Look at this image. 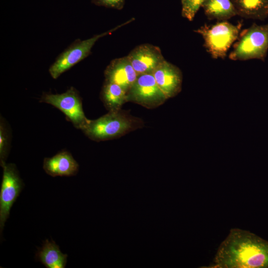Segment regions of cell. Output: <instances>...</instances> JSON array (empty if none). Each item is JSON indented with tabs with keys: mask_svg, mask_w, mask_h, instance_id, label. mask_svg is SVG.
I'll return each instance as SVG.
<instances>
[{
	"mask_svg": "<svg viewBox=\"0 0 268 268\" xmlns=\"http://www.w3.org/2000/svg\"><path fill=\"white\" fill-rule=\"evenodd\" d=\"M10 134L7 125L3 118L0 121V164L2 167L6 163L10 143Z\"/></svg>",
	"mask_w": 268,
	"mask_h": 268,
	"instance_id": "17",
	"label": "cell"
},
{
	"mask_svg": "<svg viewBox=\"0 0 268 268\" xmlns=\"http://www.w3.org/2000/svg\"><path fill=\"white\" fill-rule=\"evenodd\" d=\"M206 268H268V241L250 231L232 228Z\"/></svg>",
	"mask_w": 268,
	"mask_h": 268,
	"instance_id": "1",
	"label": "cell"
},
{
	"mask_svg": "<svg viewBox=\"0 0 268 268\" xmlns=\"http://www.w3.org/2000/svg\"><path fill=\"white\" fill-rule=\"evenodd\" d=\"M137 76L127 56L111 61L104 71L105 81L119 85L127 92Z\"/></svg>",
	"mask_w": 268,
	"mask_h": 268,
	"instance_id": "11",
	"label": "cell"
},
{
	"mask_svg": "<svg viewBox=\"0 0 268 268\" xmlns=\"http://www.w3.org/2000/svg\"><path fill=\"white\" fill-rule=\"evenodd\" d=\"M67 255L63 254L55 242L46 239L39 249L36 259L47 268H65Z\"/></svg>",
	"mask_w": 268,
	"mask_h": 268,
	"instance_id": "13",
	"label": "cell"
},
{
	"mask_svg": "<svg viewBox=\"0 0 268 268\" xmlns=\"http://www.w3.org/2000/svg\"><path fill=\"white\" fill-rule=\"evenodd\" d=\"M101 99L108 111L121 109L127 101V92L119 85L104 81L100 93Z\"/></svg>",
	"mask_w": 268,
	"mask_h": 268,
	"instance_id": "16",
	"label": "cell"
},
{
	"mask_svg": "<svg viewBox=\"0 0 268 268\" xmlns=\"http://www.w3.org/2000/svg\"><path fill=\"white\" fill-rule=\"evenodd\" d=\"M43 168L52 177H70L77 173L79 165L69 152L62 150L52 157L45 158Z\"/></svg>",
	"mask_w": 268,
	"mask_h": 268,
	"instance_id": "12",
	"label": "cell"
},
{
	"mask_svg": "<svg viewBox=\"0 0 268 268\" xmlns=\"http://www.w3.org/2000/svg\"><path fill=\"white\" fill-rule=\"evenodd\" d=\"M268 48V25L253 24L240 33L229 55L233 61L262 59Z\"/></svg>",
	"mask_w": 268,
	"mask_h": 268,
	"instance_id": "5",
	"label": "cell"
},
{
	"mask_svg": "<svg viewBox=\"0 0 268 268\" xmlns=\"http://www.w3.org/2000/svg\"><path fill=\"white\" fill-rule=\"evenodd\" d=\"M91 1L96 5L118 10H121L123 8L125 2V0H91Z\"/></svg>",
	"mask_w": 268,
	"mask_h": 268,
	"instance_id": "19",
	"label": "cell"
},
{
	"mask_svg": "<svg viewBox=\"0 0 268 268\" xmlns=\"http://www.w3.org/2000/svg\"><path fill=\"white\" fill-rule=\"evenodd\" d=\"M142 126L141 119L120 109L109 111L95 120H88L81 131L90 139L99 142L119 137Z\"/></svg>",
	"mask_w": 268,
	"mask_h": 268,
	"instance_id": "2",
	"label": "cell"
},
{
	"mask_svg": "<svg viewBox=\"0 0 268 268\" xmlns=\"http://www.w3.org/2000/svg\"><path fill=\"white\" fill-rule=\"evenodd\" d=\"M134 20V18H131L107 31L95 35L87 39H76L57 57L49 67V72L52 77L57 79L64 72L88 57L91 53L92 47L99 39L110 34Z\"/></svg>",
	"mask_w": 268,
	"mask_h": 268,
	"instance_id": "4",
	"label": "cell"
},
{
	"mask_svg": "<svg viewBox=\"0 0 268 268\" xmlns=\"http://www.w3.org/2000/svg\"><path fill=\"white\" fill-rule=\"evenodd\" d=\"M152 74L167 99L176 96L181 91L182 71L178 67L166 60L156 67Z\"/></svg>",
	"mask_w": 268,
	"mask_h": 268,
	"instance_id": "10",
	"label": "cell"
},
{
	"mask_svg": "<svg viewBox=\"0 0 268 268\" xmlns=\"http://www.w3.org/2000/svg\"><path fill=\"white\" fill-rule=\"evenodd\" d=\"M242 26L241 22L233 24L227 20L221 21L213 24H205L194 32L201 36L203 46L213 59H224L238 39Z\"/></svg>",
	"mask_w": 268,
	"mask_h": 268,
	"instance_id": "3",
	"label": "cell"
},
{
	"mask_svg": "<svg viewBox=\"0 0 268 268\" xmlns=\"http://www.w3.org/2000/svg\"><path fill=\"white\" fill-rule=\"evenodd\" d=\"M205 0H181L182 16L192 21Z\"/></svg>",
	"mask_w": 268,
	"mask_h": 268,
	"instance_id": "18",
	"label": "cell"
},
{
	"mask_svg": "<svg viewBox=\"0 0 268 268\" xmlns=\"http://www.w3.org/2000/svg\"><path fill=\"white\" fill-rule=\"evenodd\" d=\"M40 102L49 104L60 110L77 129L82 130L88 121L83 111L79 93L72 86L61 94L44 93Z\"/></svg>",
	"mask_w": 268,
	"mask_h": 268,
	"instance_id": "6",
	"label": "cell"
},
{
	"mask_svg": "<svg viewBox=\"0 0 268 268\" xmlns=\"http://www.w3.org/2000/svg\"><path fill=\"white\" fill-rule=\"evenodd\" d=\"M201 7L209 20L226 21L237 15L231 0H205Z\"/></svg>",
	"mask_w": 268,
	"mask_h": 268,
	"instance_id": "15",
	"label": "cell"
},
{
	"mask_svg": "<svg viewBox=\"0 0 268 268\" xmlns=\"http://www.w3.org/2000/svg\"><path fill=\"white\" fill-rule=\"evenodd\" d=\"M3 174L0 192V231L2 232L10 209L24 187L15 165L5 163L2 166Z\"/></svg>",
	"mask_w": 268,
	"mask_h": 268,
	"instance_id": "7",
	"label": "cell"
},
{
	"mask_svg": "<svg viewBox=\"0 0 268 268\" xmlns=\"http://www.w3.org/2000/svg\"><path fill=\"white\" fill-rule=\"evenodd\" d=\"M167 99L158 86L152 73L138 75L127 92V101L148 109L163 104Z\"/></svg>",
	"mask_w": 268,
	"mask_h": 268,
	"instance_id": "8",
	"label": "cell"
},
{
	"mask_svg": "<svg viewBox=\"0 0 268 268\" xmlns=\"http://www.w3.org/2000/svg\"><path fill=\"white\" fill-rule=\"evenodd\" d=\"M127 57L138 75L152 73L156 67L165 60L160 49L150 44L137 46Z\"/></svg>",
	"mask_w": 268,
	"mask_h": 268,
	"instance_id": "9",
	"label": "cell"
},
{
	"mask_svg": "<svg viewBox=\"0 0 268 268\" xmlns=\"http://www.w3.org/2000/svg\"><path fill=\"white\" fill-rule=\"evenodd\" d=\"M237 15L247 19H263L268 16V0H231Z\"/></svg>",
	"mask_w": 268,
	"mask_h": 268,
	"instance_id": "14",
	"label": "cell"
}]
</instances>
